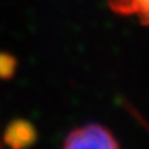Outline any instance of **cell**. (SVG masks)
<instances>
[{
    "label": "cell",
    "mask_w": 149,
    "mask_h": 149,
    "mask_svg": "<svg viewBox=\"0 0 149 149\" xmlns=\"http://www.w3.org/2000/svg\"><path fill=\"white\" fill-rule=\"evenodd\" d=\"M0 149H4L3 148V142H1V139H0Z\"/></svg>",
    "instance_id": "4"
},
{
    "label": "cell",
    "mask_w": 149,
    "mask_h": 149,
    "mask_svg": "<svg viewBox=\"0 0 149 149\" xmlns=\"http://www.w3.org/2000/svg\"><path fill=\"white\" fill-rule=\"evenodd\" d=\"M35 139V131L32 127L28 126V123L15 122L8 127L6 134L4 142L11 149H22Z\"/></svg>",
    "instance_id": "3"
},
{
    "label": "cell",
    "mask_w": 149,
    "mask_h": 149,
    "mask_svg": "<svg viewBox=\"0 0 149 149\" xmlns=\"http://www.w3.org/2000/svg\"><path fill=\"white\" fill-rule=\"evenodd\" d=\"M62 149H120L113 134L97 123L74 128L65 138Z\"/></svg>",
    "instance_id": "1"
},
{
    "label": "cell",
    "mask_w": 149,
    "mask_h": 149,
    "mask_svg": "<svg viewBox=\"0 0 149 149\" xmlns=\"http://www.w3.org/2000/svg\"><path fill=\"white\" fill-rule=\"evenodd\" d=\"M112 10L128 17H137L141 24L149 25V0H109Z\"/></svg>",
    "instance_id": "2"
}]
</instances>
